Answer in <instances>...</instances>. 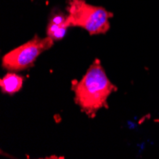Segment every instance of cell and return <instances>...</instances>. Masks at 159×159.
I'll return each mask as SVG.
<instances>
[{"instance_id": "1", "label": "cell", "mask_w": 159, "mask_h": 159, "mask_svg": "<svg viewBox=\"0 0 159 159\" xmlns=\"http://www.w3.org/2000/svg\"><path fill=\"white\" fill-rule=\"evenodd\" d=\"M75 103L90 118H94L99 110L108 108V98L117 91L109 79L99 59H94L80 80L71 81Z\"/></svg>"}, {"instance_id": "2", "label": "cell", "mask_w": 159, "mask_h": 159, "mask_svg": "<svg viewBox=\"0 0 159 159\" xmlns=\"http://www.w3.org/2000/svg\"><path fill=\"white\" fill-rule=\"evenodd\" d=\"M66 11L70 28H81L91 35L105 34L111 28L110 19L113 17L111 11L86 0H67Z\"/></svg>"}, {"instance_id": "5", "label": "cell", "mask_w": 159, "mask_h": 159, "mask_svg": "<svg viewBox=\"0 0 159 159\" xmlns=\"http://www.w3.org/2000/svg\"><path fill=\"white\" fill-rule=\"evenodd\" d=\"M24 77L16 74V71H9L0 80V88L4 94L13 95L18 93L23 87Z\"/></svg>"}, {"instance_id": "4", "label": "cell", "mask_w": 159, "mask_h": 159, "mask_svg": "<svg viewBox=\"0 0 159 159\" xmlns=\"http://www.w3.org/2000/svg\"><path fill=\"white\" fill-rule=\"evenodd\" d=\"M69 28L67 13L60 10H53L50 14L46 34L54 42L59 41L64 38Z\"/></svg>"}, {"instance_id": "3", "label": "cell", "mask_w": 159, "mask_h": 159, "mask_svg": "<svg viewBox=\"0 0 159 159\" xmlns=\"http://www.w3.org/2000/svg\"><path fill=\"white\" fill-rule=\"evenodd\" d=\"M54 41L46 36L44 38L35 34L23 45L11 50L2 57V68L11 71H21L34 66L41 53L50 50Z\"/></svg>"}]
</instances>
